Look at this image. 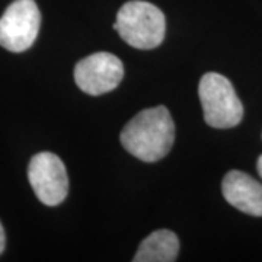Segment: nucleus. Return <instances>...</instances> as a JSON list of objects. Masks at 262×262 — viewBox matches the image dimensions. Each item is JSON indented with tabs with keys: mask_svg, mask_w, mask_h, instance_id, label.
<instances>
[{
	"mask_svg": "<svg viewBox=\"0 0 262 262\" xmlns=\"http://www.w3.org/2000/svg\"><path fill=\"white\" fill-rule=\"evenodd\" d=\"M120 140L134 158L153 163L168 155L175 141V122L166 106L143 110L122 128Z\"/></svg>",
	"mask_w": 262,
	"mask_h": 262,
	"instance_id": "f257e3e1",
	"label": "nucleus"
},
{
	"mask_svg": "<svg viewBox=\"0 0 262 262\" xmlns=\"http://www.w3.org/2000/svg\"><path fill=\"white\" fill-rule=\"evenodd\" d=\"M114 29L130 47L153 50L165 39L166 20L163 12L153 3L131 0L118 10Z\"/></svg>",
	"mask_w": 262,
	"mask_h": 262,
	"instance_id": "f03ea898",
	"label": "nucleus"
},
{
	"mask_svg": "<svg viewBox=\"0 0 262 262\" xmlns=\"http://www.w3.org/2000/svg\"><path fill=\"white\" fill-rule=\"evenodd\" d=\"M198 96L204 120L213 128H232L244 118V105L234 92L232 82L220 73L210 72L201 77Z\"/></svg>",
	"mask_w": 262,
	"mask_h": 262,
	"instance_id": "7ed1b4c3",
	"label": "nucleus"
},
{
	"mask_svg": "<svg viewBox=\"0 0 262 262\" xmlns=\"http://www.w3.org/2000/svg\"><path fill=\"white\" fill-rule=\"evenodd\" d=\"M41 27V13L34 0H15L0 18V46L12 53L32 47Z\"/></svg>",
	"mask_w": 262,
	"mask_h": 262,
	"instance_id": "20e7f679",
	"label": "nucleus"
},
{
	"mask_svg": "<svg viewBox=\"0 0 262 262\" xmlns=\"http://www.w3.org/2000/svg\"><path fill=\"white\" fill-rule=\"evenodd\" d=\"M28 179L38 200L46 206H58L67 196V170L63 160L51 151H41L31 159Z\"/></svg>",
	"mask_w": 262,
	"mask_h": 262,
	"instance_id": "39448f33",
	"label": "nucleus"
},
{
	"mask_svg": "<svg viewBox=\"0 0 262 262\" xmlns=\"http://www.w3.org/2000/svg\"><path fill=\"white\" fill-rule=\"evenodd\" d=\"M124 77V64L111 53H95L75 67V82L84 94L99 96L114 91Z\"/></svg>",
	"mask_w": 262,
	"mask_h": 262,
	"instance_id": "423d86ee",
	"label": "nucleus"
},
{
	"mask_svg": "<svg viewBox=\"0 0 262 262\" xmlns=\"http://www.w3.org/2000/svg\"><path fill=\"white\" fill-rule=\"evenodd\" d=\"M226 201L245 214L262 217V184L242 170H230L222 182Z\"/></svg>",
	"mask_w": 262,
	"mask_h": 262,
	"instance_id": "0eeeda50",
	"label": "nucleus"
},
{
	"mask_svg": "<svg viewBox=\"0 0 262 262\" xmlns=\"http://www.w3.org/2000/svg\"><path fill=\"white\" fill-rule=\"evenodd\" d=\"M179 252V239L170 230H156L150 233L133 258L134 262H172Z\"/></svg>",
	"mask_w": 262,
	"mask_h": 262,
	"instance_id": "6e6552de",
	"label": "nucleus"
},
{
	"mask_svg": "<svg viewBox=\"0 0 262 262\" xmlns=\"http://www.w3.org/2000/svg\"><path fill=\"white\" fill-rule=\"evenodd\" d=\"M5 246H6V234H5V229L0 223V253L5 251Z\"/></svg>",
	"mask_w": 262,
	"mask_h": 262,
	"instance_id": "1a4fd4ad",
	"label": "nucleus"
},
{
	"mask_svg": "<svg viewBox=\"0 0 262 262\" xmlns=\"http://www.w3.org/2000/svg\"><path fill=\"white\" fill-rule=\"evenodd\" d=\"M256 169H258V173L262 178V155L258 158V162H256Z\"/></svg>",
	"mask_w": 262,
	"mask_h": 262,
	"instance_id": "9d476101",
	"label": "nucleus"
}]
</instances>
